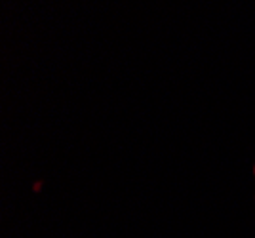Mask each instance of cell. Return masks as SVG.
<instances>
[{
  "instance_id": "cell-1",
  "label": "cell",
  "mask_w": 255,
  "mask_h": 238,
  "mask_svg": "<svg viewBox=\"0 0 255 238\" xmlns=\"http://www.w3.org/2000/svg\"><path fill=\"white\" fill-rule=\"evenodd\" d=\"M254 175H255V170H254Z\"/></svg>"
}]
</instances>
